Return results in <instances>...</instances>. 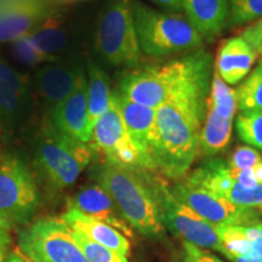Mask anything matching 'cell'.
I'll use <instances>...</instances> for the list:
<instances>
[{
	"label": "cell",
	"instance_id": "obj_37",
	"mask_svg": "<svg viewBox=\"0 0 262 262\" xmlns=\"http://www.w3.org/2000/svg\"><path fill=\"white\" fill-rule=\"evenodd\" d=\"M11 228H12V226L10 225L4 217H2V216H0V239H2V241H5V242H8V243H10L9 233H10V229Z\"/></svg>",
	"mask_w": 262,
	"mask_h": 262
},
{
	"label": "cell",
	"instance_id": "obj_29",
	"mask_svg": "<svg viewBox=\"0 0 262 262\" xmlns=\"http://www.w3.org/2000/svg\"><path fill=\"white\" fill-rule=\"evenodd\" d=\"M262 17V0H229L228 26H247Z\"/></svg>",
	"mask_w": 262,
	"mask_h": 262
},
{
	"label": "cell",
	"instance_id": "obj_9",
	"mask_svg": "<svg viewBox=\"0 0 262 262\" xmlns=\"http://www.w3.org/2000/svg\"><path fill=\"white\" fill-rule=\"evenodd\" d=\"M40 205L35 176L16 156L0 157V216L10 225L26 226Z\"/></svg>",
	"mask_w": 262,
	"mask_h": 262
},
{
	"label": "cell",
	"instance_id": "obj_28",
	"mask_svg": "<svg viewBox=\"0 0 262 262\" xmlns=\"http://www.w3.org/2000/svg\"><path fill=\"white\" fill-rule=\"evenodd\" d=\"M72 229L74 241L79 245L88 262H129L126 256L116 253L103 245L91 241L78 229Z\"/></svg>",
	"mask_w": 262,
	"mask_h": 262
},
{
	"label": "cell",
	"instance_id": "obj_23",
	"mask_svg": "<svg viewBox=\"0 0 262 262\" xmlns=\"http://www.w3.org/2000/svg\"><path fill=\"white\" fill-rule=\"evenodd\" d=\"M233 120L222 117L206 103V114L199 136V153L214 157L228 146Z\"/></svg>",
	"mask_w": 262,
	"mask_h": 262
},
{
	"label": "cell",
	"instance_id": "obj_14",
	"mask_svg": "<svg viewBox=\"0 0 262 262\" xmlns=\"http://www.w3.org/2000/svg\"><path fill=\"white\" fill-rule=\"evenodd\" d=\"M49 12L48 0H2L0 44L29 34Z\"/></svg>",
	"mask_w": 262,
	"mask_h": 262
},
{
	"label": "cell",
	"instance_id": "obj_35",
	"mask_svg": "<svg viewBox=\"0 0 262 262\" xmlns=\"http://www.w3.org/2000/svg\"><path fill=\"white\" fill-rule=\"evenodd\" d=\"M244 232L250 241L254 253L262 258V222L253 226H244Z\"/></svg>",
	"mask_w": 262,
	"mask_h": 262
},
{
	"label": "cell",
	"instance_id": "obj_8",
	"mask_svg": "<svg viewBox=\"0 0 262 262\" xmlns=\"http://www.w3.org/2000/svg\"><path fill=\"white\" fill-rule=\"evenodd\" d=\"M17 242L33 262H88L61 217L45 216L29 222L19 229Z\"/></svg>",
	"mask_w": 262,
	"mask_h": 262
},
{
	"label": "cell",
	"instance_id": "obj_18",
	"mask_svg": "<svg viewBox=\"0 0 262 262\" xmlns=\"http://www.w3.org/2000/svg\"><path fill=\"white\" fill-rule=\"evenodd\" d=\"M183 15L210 41L228 26L229 0H183Z\"/></svg>",
	"mask_w": 262,
	"mask_h": 262
},
{
	"label": "cell",
	"instance_id": "obj_20",
	"mask_svg": "<svg viewBox=\"0 0 262 262\" xmlns=\"http://www.w3.org/2000/svg\"><path fill=\"white\" fill-rule=\"evenodd\" d=\"M113 94L131 140L141 152L150 158L149 148L155 133L157 110L133 102L118 94L116 90Z\"/></svg>",
	"mask_w": 262,
	"mask_h": 262
},
{
	"label": "cell",
	"instance_id": "obj_10",
	"mask_svg": "<svg viewBox=\"0 0 262 262\" xmlns=\"http://www.w3.org/2000/svg\"><path fill=\"white\" fill-rule=\"evenodd\" d=\"M89 143L95 150L102 153L104 162L135 171L157 172L152 159L141 152L131 140L114 94L110 110L93 127Z\"/></svg>",
	"mask_w": 262,
	"mask_h": 262
},
{
	"label": "cell",
	"instance_id": "obj_42",
	"mask_svg": "<svg viewBox=\"0 0 262 262\" xmlns=\"http://www.w3.org/2000/svg\"><path fill=\"white\" fill-rule=\"evenodd\" d=\"M260 208H261V214H262V206H260Z\"/></svg>",
	"mask_w": 262,
	"mask_h": 262
},
{
	"label": "cell",
	"instance_id": "obj_6",
	"mask_svg": "<svg viewBox=\"0 0 262 262\" xmlns=\"http://www.w3.org/2000/svg\"><path fill=\"white\" fill-rule=\"evenodd\" d=\"M95 49L112 67L136 68L142 58L134 21L133 0H110L101 11L95 32Z\"/></svg>",
	"mask_w": 262,
	"mask_h": 262
},
{
	"label": "cell",
	"instance_id": "obj_2",
	"mask_svg": "<svg viewBox=\"0 0 262 262\" xmlns=\"http://www.w3.org/2000/svg\"><path fill=\"white\" fill-rule=\"evenodd\" d=\"M211 72V55L201 49L162 66L129 70L120 78L116 91L133 102L158 110L193 81Z\"/></svg>",
	"mask_w": 262,
	"mask_h": 262
},
{
	"label": "cell",
	"instance_id": "obj_5",
	"mask_svg": "<svg viewBox=\"0 0 262 262\" xmlns=\"http://www.w3.org/2000/svg\"><path fill=\"white\" fill-rule=\"evenodd\" d=\"M137 39L143 55L166 57L201 50L204 39L183 14L164 12L133 0Z\"/></svg>",
	"mask_w": 262,
	"mask_h": 262
},
{
	"label": "cell",
	"instance_id": "obj_36",
	"mask_svg": "<svg viewBox=\"0 0 262 262\" xmlns=\"http://www.w3.org/2000/svg\"><path fill=\"white\" fill-rule=\"evenodd\" d=\"M172 14H183V0H149Z\"/></svg>",
	"mask_w": 262,
	"mask_h": 262
},
{
	"label": "cell",
	"instance_id": "obj_15",
	"mask_svg": "<svg viewBox=\"0 0 262 262\" xmlns=\"http://www.w3.org/2000/svg\"><path fill=\"white\" fill-rule=\"evenodd\" d=\"M52 125L72 139L90 142L88 126V81L86 77L78 84L73 93L48 114Z\"/></svg>",
	"mask_w": 262,
	"mask_h": 262
},
{
	"label": "cell",
	"instance_id": "obj_21",
	"mask_svg": "<svg viewBox=\"0 0 262 262\" xmlns=\"http://www.w3.org/2000/svg\"><path fill=\"white\" fill-rule=\"evenodd\" d=\"M85 68L88 81V126L91 137L95 124L112 104L113 91L111 90L110 79L106 72L96 61L88 57Z\"/></svg>",
	"mask_w": 262,
	"mask_h": 262
},
{
	"label": "cell",
	"instance_id": "obj_7",
	"mask_svg": "<svg viewBox=\"0 0 262 262\" xmlns=\"http://www.w3.org/2000/svg\"><path fill=\"white\" fill-rule=\"evenodd\" d=\"M148 180L164 227L183 242L224 253L215 225L206 221L189 206L179 201L172 194L168 183L155 176V172L148 173Z\"/></svg>",
	"mask_w": 262,
	"mask_h": 262
},
{
	"label": "cell",
	"instance_id": "obj_41",
	"mask_svg": "<svg viewBox=\"0 0 262 262\" xmlns=\"http://www.w3.org/2000/svg\"><path fill=\"white\" fill-rule=\"evenodd\" d=\"M49 2L52 3V4H57V5H71V4H75V3L85 2V0H49Z\"/></svg>",
	"mask_w": 262,
	"mask_h": 262
},
{
	"label": "cell",
	"instance_id": "obj_31",
	"mask_svg": "<svg viewBox=\"0 0 262 262\" xmlns=\"http://www.w3.org/2000/svg\"><path fill=\"white\" fill-rule=\"evenodd\" d=\"M261 160V155L253 147L241 146L235 148L227 164L231 169H250Z\"/></svg>",
	"mask_w": 262,
	"mask_h": 262
},
{
	"label": "cell",
	"instance_id": "obj_38",
	"mask_svg": "<svg viewBox=\"0 0 262 262\" xmlns=\"http://www.w3.org/2000/svg\"><path fill=\"white\" fill-rule=\"evenodd\" d=\"M8 262H33V261L29 260V258L26 256L21 250H19V249H16V250H12L11 253L9 254Z\"/></svg>",
	"mask_w": 262,
	"mask_h": 262
},
{
	"label": "cell",
	"instance_id": "obj_34",
	"mask_svg": "<svg viewBox=\"0 0 262 262\" xmlns=\"http://www.w3.org/2000/svg\"><path fill=\"white\" fill-rule=\"evenodd\" d=\"M229 172H231L232 179L234 180L238 185L243 186L245 188H254L258 186L255 179L253 168L250 169H231L229 168Z\"/></svg>",
	"mask_w": 262,
	"mask_h": 262
},
{
	"label": "cell",
	"instance_id": "obj_39",
	"mask_svg": "<svg viewBox=\"0 0 262 262\" xmlns=\"http://www.w3.org/2000/svg\"><path fill=\"white\" fill-rule=\"evenodd\" d=\"M8 242L0 239V262H8Z\"/></svg>",
	"mask_w": 262,
	"mask_h": 262
},
{
	"label": "cell",
	"instance_id": "obj_17",
	"mask_svg": "<svg viewBox=\"0 0 262 262\" xmlns=\"http://www.w3.org/2000/svg\"><path fill=\"white\" fill-rule=\"evenodd\" d=\"M256 58L257 54L243 38H231L219 49L215 72L226 84L235 85L248 77Z\"/></svg>",
	"mask_w": 262,
	"mask_h": 262
},
{
	"label": "cell",
	"instance_id": "obj_13",
	"mask_svg": "<svg viewBox=\"0 0 262 262\" xmlns=\"http://www.w3.org/2000/svg\"><path fill=\"white\" fill-rule=\"evenodd\" d=\"M85 77L86 68L78 58H58L38 68L33 77V90L49 114L73 93Z\"/></svg>",
	"mask_w": 262,
	"mask_h": 262
},
{
	"label": "cell",
	"instance_id": "obj_3",
	"mask_svg": "<svg viewBox=\"0 0 262 262\" xmlns=\"http://www.w3.org/2000/svg\"><path fill=\"white\" fill-rule=\"evenodd\" d=\"M149 172L122 168L104 162L97 183L110 194L126 224L150 239H162L165 227L148 180Z\"/></svg>",
	"mask_w": 262,
	"mask_h": 262
},
{
	"label": "cell",
	"instance_id": "obj_12",
	"mask_svg": "<svg viewBox=\"0 0 262 262\" xmlns=\"http://www.w3.org/2000/svg\"><path fill=\"white\" fill-rule=\"evenodd\" d=\"M170 188L179 201L215 226H253L261 222L260 215L255 208L235 205L204 188L191 185L185 180L175 183Z\"/></svg>",
	"mask_w": 262,
	"mask_h": 262
},
{
	"label": "cell",
	"instance_id": "obj_22",
	"mask_svg": "<svg viewBox=\"0 0 262 262\" xmlns=\"http://www.w3.org/2000/svg\"><path fill=\"white\" fill-rule=\"evenodd\" d=\"M29 37L35 48L51 61L60 58L57 54L64 50L68 42L67 29L62 24L60 16L51 10L29 33Z\"/></svg>",
	"mask_w": 262,
	"mask_h": 262
},
{
	"label": "cell",
	"instance_id": "obj_30",
	"mask_svg": "<svg viewBox=\"0 0 262 262\" xmlns=\"http://www.w3.org/2000/svg\"><path fill=\"white\" fill-rule=\"evenodd\" d=\"M12 51H14L15 57L17 58L19 63L29 66V67L40 63H50V62H54L45 56V55H42L35 48L29 34H26L24 37L18 38L17 40L12 41Z\"/></svg>",
	"mask_w": 262,
	"mask_h": 262
},
{
	"label": "cell",
	"instance_id": "obj_27",
	"mask_svg": "<svg viewBox=\"0 0 262 262\" xmlns=\"http://www.w3.org/2000/svg\"><path fill=\"white\" fill-rule=\"evenodd\" d=\"M234 126L239 139L255 148L262 149V112L239 113Z\"/></svg>",
	"mask_w": 262,
	"mask_h": 262
},
{
	"label": "cell",
	"instance_id": "obj_11",
	"mask_svg": "<svg viewBox=\"0 0 262 262\" xmlns=\"http://www.w3.org/2000/svg\"><path fill=\"white\" fill-rule=\"evenodd\" d=\"M35 94L27 75L0 57V127L6 134L28 126L34 112Z\"/></svg>",
	"mask_w": 262,
	"mask_h": 262
},
{
	"label": "cell",
	"instance_id": "obj_25",
	"mask_svg": "<svg viewBox=\"0 0 262 262\" xmlns=\"http://www.w3.org/2000/svg\"><path fill=\"white\" fill-rule=\"evenodd\" d=\"M208 106L222 117L232 120L234 119L238 110L235 90L226 84L215 71L212 73L210 90H209Z\"/></svg>",
	"mask_w": 262,
	"mask_h": 262
},
{
	"label": "cell",
	"instance_id": "obj_33",
	"mask_svg": "<svg viewBox=\"0 0 262 262\" xmlns=\"http://www.w3.org/2000/svg\"><path fill=\"white\" fill-rule=\"evenodd\" d=\"M241 37L250 45L257 56L262 55V17L245 27Z\"/></svg>",
	"mask_w": 262,
	"mask_h": 262
},
{
	"label": "cell",
	"instance_id": "obj_24",
	"mask_svg": "<svg viewBox=\"0 0 262 262\" xmlns=\"http://www.w3.org/2000/svg\"><path fill=\"white\" fill-rule=\"evenodd\" d=\"M239 113L262 112V58L235 90Z\"/></svg>",
	"mask_w": 262,
	"mask_h": 262
},
{
	"label": "cell",
	"instance_id": "obj_1",
	"mask_svg": "<svg viewBox=\"0 0 262 262\" xmlns=\"http://www.w3.org/2000/svg\"><path fill=\"white\" fill-rule=\"evenodd\" d=\"M212 73L202 75L157 110L149 156L165 178L181 181L199 153Z\"/></svg>",
	"mask_w": 262,
	"mask_h": 262
},
{
	"label": "cell",
	"instance_id": "obj_4",
	"mask_svg": "<svg viewBox=\"0 0 262 262\" xmlns=\"http://www.w3.org/2000/svg\"><path fill=\"white\" fill-rule=\"evenodd\" d=\"M90 143L63 135L44 122L34 141V166L39 179L54 192L72 187L94 158Z\"/></svg>",
	"mask_w": 262,
	"mask_h": 262
},
{
	"label": "cell",
	"instance_id": "obj_19",
	"mask_svg": "<svg viewBox=\"0 0 262 262\" xmlns=\"http://www.w3.org/2000/svg\"><path fill=\"white\" fill-rule=\"evenodd\" d=\"M61 220L70 228L80 231L95 243L103 245L123 256H129L130 242L112 226L71 208H67V210L61 215Z\"/></svg>",
	"mask_w": 262,
	"mask_h": 262
},
{
	"label": "cell",
	"instance_id": "obj_16",
	"mask_svg": "<svg viewBox=\"0 0 262 262\" xmlns=\"http://www.w3.org/2000/svg\"><path fill=\"white\" fill-rule=\"evenodd\" d=\"M67 208L75 209L90 217L112 226L127 237H133V229L120 215L110 194L98 183L83 186L78 189L68 198Z\"/></svg>",
	"mask_w": 262,
	"mask_h": 262
},
{
	"label": "cell",
	"instance_id": "obj_26",
	"mask_svg": "<svg viewBox=\"0 0 262 262\" xmlns=\"http://www.w3.org/2000/svg\"><path fill=\"white\" fill-rule=\"evenodd\" d=\"M219 239L222 245V250L228 260L234 257L245 256L254 253L250 241L244 232V226L217 225L216 226Z\"/></svg>",
	"mask_w": 262,
	"mask_h": 262
},
{
	"label": "cell",
	"instance_id": "obj_40",
	"mask_svg": "<svg viewBox=\"0 0 262 262\" xmlns=\"http://www.w3.org/2000/svg\"><path fill=\"white\" fill-rule=\"evenodd\" d=\"M253 171H254L255 179H256V182L258 183V185H261L262 183V160L254 166Z\"/></svg>",
	"mask_w": 262,
	"mask_h": 262
},
{
	"label": "cell",
	"instance_id": "obj_32",
	"mask_svg": "<svg viewBox=\"0 0 262 262\" xmlns=\"http://www.w3.org/2000/svg\"><path fill=\"white\" fill-rule=\"evenodd\" d=\"M181 262H224L215 255L208 251L202 250L201 248L187 242L182 244V258Z\"/></svg>",
	"mask_w": 262,
	"mask_h": 262
}]
</instances>
